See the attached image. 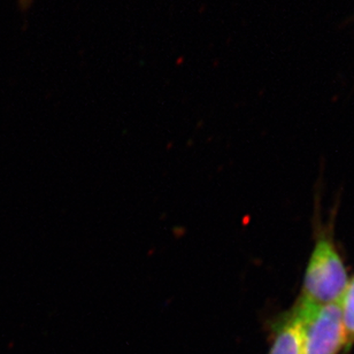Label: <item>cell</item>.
<instances>
[{"instance_id":"cell-1","label":"cell","mask_w":354,"mask_h":354,"mask_svg":"<svg viewBox=\"0 0 354 354\" xmlns=\"http://www.w3.org/2000/svg\"><path fill=\"white\" fill-rule=\"evenodd\" d=\"M301 354H338L348 348L341 303L317 304L300 297L292 310Z\"/></svg>"},{"instance_id":"cell-2","label":"cell","mask_w":354,"mask_h":354,"mask_svg":"<svg viewBox=\"0 0 354 354\" xmlns=\"http://www.w3.org/2000/svg\"><path fill=\"white\" fill-rule=\"evenodd\" d=\"M348 272L334 244L319 239L304 277L303 296L312 303H341L348 288Z\"/></svg>"},{"instance_id":"cell-4","label":"cell","mask_w":354,"mask_h":354,"mask_svg":"<svg viewBox=\"0 0 354 354\" xmlns=\"http://www.w3.org/2000/svg\"><path fill=\"white\" fill-rule=\"evenodd\" d=\"M345 330L348 336V348L354 343V277L348 282L344 296L341 300Z\"/></svg>"},{"instance_id":"cell-3","label":"cell","mask_w":354,"mask_h":354,"mask_svg":"<svg viewBox=\"0 0 354 354\" xmlns=\"http://www.w3.org/2000/svg\"><path fill=\"white\" fill-rule=\"evenodd\" d=\"M268 354H301L299 327L292 312L279 324Z\"/></svg>"}]
</instances>
